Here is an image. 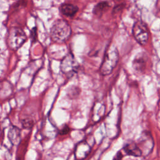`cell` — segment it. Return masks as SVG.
<instances>
[{
	"instance_id": "6da1fadb",
	"label": "cell",
	"mask_w": 160,
	"mask_h": 160,
	"mask_svg": "<svg viewBox=\"0 0 160 160\" xmlns=\"http://www.w3.org/2000/svg\"><path fill=\"white\" fill-rule=\"evenodd\" d=\"M71 29L69 24L64 20L56 21L51 28V37L52 39L58 43L66 42L70 37Z\"/></svg>"
},
{
	"instance_id": "7a4b0ae2",
	"label": "cell",
	"mask_w": 160,
	"mask_h": 160,
	"mask_svg": "<svg viewBox=\"0 0 160 160\" xmlns=\"http://www.w3.org/2000/svg\"><path fill=\"white\" fill-rule=\"evenodd\" d=\"M119 59L117 49L112 46L107 51L101 64L100 70L102 75L109 74L116 67Z\"/></svg>"
},
{
	"instance_id": "3957f363",
	"label": "cell",
	"mask_w": 160,
	"mask_h": 160,
	"mask_svg": "<svg viewBox=\"0 0 160 160\" xmlns=\"http://www.w3.org/2000/svg\"><path fill=\"white\" fill-rule=\"evenodd\" d=\"M26 35L19 28L13 27L9 29L8 35V44L12 50H18L26 41Z\"/></svg>"
},
{
	"instance_id": "277c9868",
	"label": "cell",
	"mask_w": 160,
	"mask_h": 160,
	"mask_svg": "<svg viewBox=\"0 0 160 160\" xmlns=\"http://www.w3.org/2000/svg\"><path fill=\"white\" fill-rule=\"evenodd\" d=\"M79 65L72 54H67L61 62V70L67 76L71 77L75 74Z\"/></svg>"
},
{
	"instance_id": "5b68a950",
	"label": "cell",
	"mask_w": 160,
	"mask_h": 160,
	"mask_svg": "<svg viewBox=\"0 0 160 160\" xmlns=\"http://www.w3.org/2000/svg\"><path fill=\"white\" fill-rule=\"evenodd\" d=\"M132 33L136 40L141 45H145L149 39V30L146 24L142 21H137L132 28Z\"/></svg>"
},
{
	"instance_id": "8992f818",
	"label": "cell",
	"mask_w": 160,
	"mask_h": 160,
	"mask_svg": "<svg viewBox=\"0 0 160 160\" xmlns=\"http://www.w3.org/2000/svg\"><path fill=\"white\" fill-rule=\"evenodd\" d=\"M141 151L142 155H148L153 149V139L149 132H144L140 137L138 144H136Z\"/></svg>"
},
{
	"instance_id": "52a82bcc",
	"label": "cell",
	"mask_w": 160,
	"mask_h": 160,
	"mask_svg": "<svg viewBox=\"0 0 160 160\" xmlns=\"http://www.w3.org/2000/svg\"><path fill=\"white\" fill-rule=\"evenodd\" d=\"M90 151V147L86 142H79L75 150V155L77 159H84L89 154Z\"/></svg>"
},
{
	"instance_id": "ba28073f",
	"label": "cell",
	"mask_w": 160,
	"mask_h": 160,
	"mask_svg": "<svg viewBox=\"0 0 160 160\" xmlns=\"http://www.w3.org/2000/svg\"><path fill=\"white\" fill-rule=\"evenodd\" d=\"M8 138L10 142L15 146H17L21 142V130L19 128L12 126L9 130L8 134Z\"/></svg>"
},
{
	"instance_id": "9c48e42d",
	"label": "cell",
	"mask_w": 160,
	"mask_h": 160,
	"mask_svg": "<svg viewBox=\"0 0 160 160\" xmlns=\"http://www.w3.org/2000/svg\"><path fill=\"white\" fill-rule=\"evenodd\" d=\"M124 151L126 154L130 156L135 157H139L142 156V153L138 145L135 142L127 143L124 147Z\"/></svg>"
},
{
	"instance_id": "30bf717a",
	"label": "cell",
	"mask_w": 160,
	"mask_h": 160,
	"mask_svg": "<svg viewBox=\"0 0 160 160\" xmlns=\"http://www.w3.org/2000/svg\"><path fill=\"white\" fill-rule=\"evenodd\" d=\"M60 10L64 15L68 17H71L78 12V8L73 4H64L61 6Z\"/></svg>"
},
{
	"instance_id": "8fae6325",
	"label": "cell",
	"mask_w": 160,
	"mask_h": 160,
	"mask_svg": "<svg viewBox=\"0 0 160 160\" xmlns=\"http://www.w3.org/2000/svg\"><path fill=\"white\" fill-rule=\"evenodd\" d=\"M146 65V58L142 54H138L133 61V67L137 71H142Z\"/></svg>"
},
{
	"instance_id": "7c38bea8",
	"label": "cell",
	"mask_w": 160,
	"mask_h": 160,
	"mask_svg": "<svg viewBox=\"0 0 160 160\" xmlns=\"http://www.w3.org/2000/svg\"><path fill=\"white\" fill-rule=\"evenodd\" d=\"M108 4L106 2H101L96 6L94 11L97 12L96 14H98L99 12H102V11L105 10L108 7Z\"/></svg>"
},
{
	"instance_id": "4fadbf2b",
	"label": "cell",
	"mask_w": 160,
	"mask_h": 160,
	"mask_svg": "<svg viewBox=\"0 0 160 160\" xmlns=\"http://www.w3.org/2000/svg\"><path fill=\"white\" fill-rule=\"evenodd\" d=\"M22 124L24 128H29L33 125V121L31 119H24L22 121Z\"/></svg>"
},
{
	"instance_id": "5bb4252c",
	"label": "cell",
	"mask_w": 160,
	"mask_h": 160,
	"mask_svg": "<svg viewBox=\"0 0 160 160\" xmlns=\"http://www.w3.org/2000/svg\"><path fill=\"white\" fill-rule=\"evenodd\" d=\"M31 39H32L33 41H35L36 40V37H37V34H36V28H34L31 32Z\"/></svg>"
},
{
	"instance_id": "9a60e30c",
	"label": "cell",
	"mask_w": 160,
	"mask_h": 160,
	"mask_svg": "<svg viewBox=\"0 0 160 160\" xmlns=\"http://www.w3.org/2000/svg\"><path fill=\"white\" fill-rule=\"evenodd\" d=\"M69 130H70V129H69V128L68 126H64V127L59 131V134H62V135L66 134H68V133L69 132Z\"/></svg>"
},
{
	"instance_id": "2e32d148",
	"label": "cell",
	"mask_w": 160,
	"mask_h": 160,
	"mask_svg": "<svg viewBox=\"0 0 160 160\" xmlns=\"http://www.w3.org/2000/svg\"><path fill=\"white\" fill-rule=\"evenodd\" d=\"M122 159V154L121 152L117 153V154L115 156L114 160H121Z\"/></svg>"
}]
</instances>
